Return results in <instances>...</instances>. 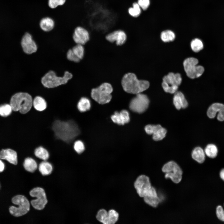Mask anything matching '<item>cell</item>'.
<instances>
[{"label": "cell", "instance_id": "cell-30", "mask_svg": "<svg viewBox=\"0 0 224 224\" xmlns=\"http://www.w3.org/2000/svg\"><path fill=\"white\" fill-rule=\"evenodd\" d=\"M132 7H129L128 12L130 16L133 17H137L139 16L141 12V7L137 2L132 4Z\"/></svg>", "mask_w": 224, "mask_h": 224}, {"label": "cell", "instance_id": "cell-7", "mask_svg": "<svg viewBox=\"0 0 224 224\" xmlns=\"http://www.w3.org/2000/svg\"><path fill=\"white\" fill-rule=\"evenodd\" d=\"M12 203L17 205V207L11 206L9 209L10 213L13 216L18 217L26 214L30 209V203L28 199L22 195H17L13 197Z\"/></svg>", "mask_w": 224, "mask_h": 224}, {"label": "cell", "instance_id": "cell-41", "mask_svg": "<svg viewBox=\"0 0 224 224\" xmlns=\"http://www.w3.org/2000/svg\"><path fill=\"white\" fill-rule=\"evenodd\" d=\"M4 167L5 165L4 163L0 160V172L3 171Z\"/></svg>", "mask_w": 224, "mask_h": 224}, {"label": "cell", "instance_id": "cell-31", "mask_svg": "<svg viewBox=\"0 0 224 224\" xmlns=\"http://www.w3.org/2000/svg\"><path fill=\"white\" fill-rule=\"evenodd\" d=\"M217 149L215 145L213 144L208 145L205 149V152L208 157L214 158L217 155Z\"/></svg>", "mask_w": 224, "mask_h": 224}, {"label": "cell", "instance_id": "cell-33", "mask_svg": "<svg viewBox=\"0 0 224 224\" xmlns=\"http://www.w3.org/2000/svg\"><path fill=\"white\" fill-rule=\"evenodd\" d=\"M75 55L80 60L82 59L85 54V49L83 45L77 44L72 49Z\"/></svg>", "mask_w": 224, "mask_h": 224}, {"label": "cell", "instance_id": "cell-13", "mask_svg": "<svg viewBox=\"0 0 224 224\" xmlns=\"http://www.w3.org/2000/svg\"><path fill=\"white\" fill-rule=\"evenodd\" d=\"M119 216V213L114 210L107 212L102 209L98 211L96 217L98 221L104 224H114L117 221Z\"/></svg>", "mask_w": 224, "mask_h": 224}, {"label": "cell", "instance_id": "cell-38", "mask_svg": "<svg viewBox=\"0 0 224 224\" xmlns=\"http://www.w3.org/2000/svg\"><path fill=\"white\" fill-rule=\"evenodd\" d=\"M67 57L69 60L76 63L79 62L81 60L75 55L71 49L68 50L67 52Z\"/></svg>", "mask_w": 224, "mask_h": 224}, {"label": "cell", "instance_id": "cell-42", "mask_svg": "<svg viewBox=\"0 0 224 224\" xmlns=\"http://www.w3.org/2000/svg\"><path fill=\"white\" fill-rule=\"evenodd\" d=\"M220 175L221 178L224 181V169H222L220 171Z\"/></svg>", "mask_w": 224, "mask_h": 224}, {"label": "cell", "instance_id": "cell-34", "mask_svg": "<svg viewBox=\"0 0 224 224\" xmlns=\"http://www.w3.org/2000/svg\"><path fill=\"white\" fill-rule=\"evenodd\" d=\"M191 47L195 52H198L203 48V44L202 41L198 38L193 40L191 42Z\"/></svg>", "mask_w": 224, "mask_h": 224}, {"label": "cell", "instance_id": "cell-37", "mask_svg": "<svg viewBox=\"0 0 224 224\" xmlns=\"http://www.w3.org/2000/svg\"><path fill=\"white\" fill-rule=\"evenodd\" d=\"M66 1V0H49L48 4L50 8L54 9L59 6L63 5Z\"/></svg>", "mask_w": 224, "mask_h": 224}, {"label": "cell", "instance_id": "cell-28", "mask_svg": "<svg viewBox=\"0 0 224 224\" xmlns=\"http://www.w3.org/2000/svg\"><path fill=\"white\" fill-rule=\"evenodd\" d=\"M25 169L30 172H34L37 168V164L35 161L31 157L26 158L23 163Z\"/></svg>", "mask_w": 224, "mask_h": 224}, {"label": "cell", "instance_id": "cell-39", "mask_svg": "<svg viewBox=\"0 0 224 224\" xmlns=\"http://www.w3.org/2000/svg\"><path fill=\"white\" fill-rule=\"evenodd\" d=\"M216 215L220 220L224 222V210L222 206H218L217 207Z\"/></svg>", "mask_w": 224, "mask_h": 224}, {"label": "cell", "instance_id": "cell-26", "mask_svg": "<svg viewBox=\"0 0 224 224\" xmlns=\"http://www.w3.org/2000/svg\"><path fill=\"white\" fill-rule=\"evenodd\" d=\"M91 107L90 100L87 98L85 97L81 98L77 104V108L81 112H85L89 110Z\"/></svg>", "mask_w": 224, "mask_h": 224}, {"label": "cell", "instance_id": "cell-18", "mask_svg": "<svg viewBox=\"0 0 224 224\" xmlns=\"http://www.w3.org/2000/svg\"><path fill=\"white\" fill-rule=\"evenodd\" d=\"M218 112L217 119L219 121L224 120V105L220 103H214L208 108L207 114L211 119L214 118L217 113Z\"/></svg>", "mask_w": 224, "mask_h": 224}, {"label": "cell", "instance_id": "cell-32", "mask_svg": "<svg viewBox=\"0 0 224 224\" xmlns=\"http://www.w3.org/2000/svg\"><path fill=\"white\" fill-rule=\"evenodd\" d=\"M161 40L164 42H167L174 40L175 38L174 33L170 30H166L162 31L161 35Z\"/></svg>", "mask_w": 224, "mask_h": 224}, {"label": "cell", "instance_id": "cell-15", "mask_svg": "<svg viewBox=\"0 0 224 224\" xmlns=\"http://www.w3.org/2000/svg\"><path fill=\"white\" fill-rule=\"evenodd\" d=\"M145 130L147 134L152 135L153 139L156 141L163 139L167 133L166 130L160 124L147 125L145 127Z\"/></svg>", "mask_w": 224, "mask_h": 224}, {"label": "cell", "instance_id": "cell-36", "mask_svg": "<svg viewBox=\"0 0 224 224\" xmlns=\"http://www.w3.org/2000/svg\"><path fill=\"white\" fill-rule=\"evenodd\" d=\"M73 147L75 151L78 154L82 153L85 150L84 143L80 140H77L74 142Z\"/></svg>", "mask_w": 224, "mask_h": 224}, {"label": "cell", "instance_id": "cell-40", "mask_svg": "<svg viewBox=\"0 0 224 224\" xmlns=\"http://www.w3.org/2000/svg\"><path fill=\"white\" fill-rule=\"evenodd\" d=\"M138 3L143 10H146L150 4V0H138Z\"/></svg>", "mask_w": 224, "mask_h": 224}, {"label": "cell", "instance_id": "cell-9", "mask_svg": "<svg viewBox=\"0 0 224 224\" xmlns=\"http://www.w3.org/2000/svg\"><path fill=\"white\" fill-rule=\"evenodd\" d=\"M198 60L194 58H189L185 59L183 62L184 70L189 77L194 79L200 77L204 71L203 67L197 65Z\"/></svg>", "mask_w": 224, "mask_h": 224}, {"label": "cell", "instance_id": "cell-16", "mask_svg": "<svg viewBox=\"0 0 224 224\" xmlns=\"http://www.w3.org/2000/svg\"><path fill=\"white\" fill-rule=\"evenodd\" d=\"M72 38L77 44L84 45L90 40V33L84 28L80 26H77L74 30Z\"/></svg>", "mask_w": 224, "mask_h": 224}, {"label": "cell", "instance_id": "cell-27", "mask_svg": "<svg viewBox=\"0 0 224 224\" xmlns=\"http://www.w3.org/2000/svg\"><path fill=\"white\" fill-rule=\"evenodd\" d=\"M34 154L36 157L44 161H46L49 157L48 150L42 146L36 148L34 150Z\"/></svg>", "mask_w": 224, "mask_h": 224}, {"label": "cell", "instance_id": "cell-4", "mask_svg": "<svg viewBox=\"0 0 224 224\" xmlns=\"http://www.w3.org/2000/svg\"><path fill=\"white\" fill-rule=\"evenodd\" d=\"M113 91V87L110 83L104 82L91 89V96L99 104H106L111 101Z\"/></svg>", "mask_w": 224, "mask_h": 224}, {"label": "cell", "instance_id": "cell-3", "mask_svg": "<svg viewBox=\"0 0 224 224\" xmlns=\"http://www.w3.org/2000/svg\"><path fill=\"white\" fill-rule=\"evenodd\" d=\"M33 99L31 96L26 92H18L13 95L10 102L12 110L19 111L25 114L29 112L33 107Z\"/></svg>", "mask_w": 224, "mask_h": 224}, {"label": "cell", "instance_id": "cell-2", "mask_svg": "<svg viewBox=\"0 0 224 224\" xmlns=\"http://www.w3.org/2000/svg\"><path fill=\"white\" fill-rule=\"evenodd\" d=\"M121 84L126 92L135 95L146 90L150 85L148 81L139 80L136 75L132 72L125 74L122 78Z\"/></svg>", "mask_w": 224, "mask_h": 224}, {"label": "cell", "instance_id": "cell-14", "mask_svg": "<svg viewBox=\"0 0 224 224\" xmlns=\"http://www.w3.org/2000/svg\"><path fill=\"white\" fill-rule=\"evenodd\" d=\"M105 38L111 43H115L117 46H121L126 42L127 36L124 30L118 29L110 32L105 36Z\"/></svg>", "mask_w": 224, "mask_h": 224}, {"label": "cell", "instance_id": "cell-25", "mask_svg": "<svg viewBox=\"0 0 224 224\" xmlns=\"http://www.w3.org/2000/svg\"><path fill=\"white\" fill-rule=\"evenodd\" d=\"M40 26L41 29L43 31L48 32L51 30L54 26V20L49 17L42 18L40 20Z\"/></svg>", "mask_w": 224, "mask_h": 224}, {"label": "cell", "instance_id": "cell-5", "mask_svg": "<svg viewBox=\"0 0 224 224\" xmlns=\"http://www.w3.org/2000/svg\"><path fill=\"white\" fill-rule=\"evenodd\" d=\"M72 77V74L67 71L65 72L63 77H60L57 76L54 72L51 70L42 77L41 82L46 87L53 88L66 84Z\"/></svg>", "mask_w": 224, "mask_h": 224}, {"label": "cell", "instance_id": "cell-29", "mask_svg": "<svg viewBox=\"0 0 224 224\" xmlns=\"http://www.w3.org/2000/svg\"><path fill=\"white\" fill-rule=\"evenodd\" d=\"M39 170L42 175H47L51 173L53 167L51 164L49 162L44 161L40 164Z\"/></svg>", "mask_w": 224, "mask_h": 224}, {"label": "cell", "instance_id": "cell-12", "mask_svg": "<svg viewBox=\"0 0 224 224\" xmlns=\"http://www.w3.org/2000/svg\"><path fill=\"white\" fill-rule=\"evenodd\" d=\"M134 186L138 195L142 198L147 194L152 186L149 177L144 174L137 177Z\"/></svg>", "mask_w": 224, "mask_h": 224}, {"label": "cell", "instance_id": "cell-22", "mask_svg": "<svg viewBox=\"0 0 224 224\" xmlns=\"http://www.w3.org/2000/svg\"><path fill=\"white\" fill-rule=\"evenodd\" d=\"M173 102L176 109L178 110L181 108H185L188 105V102L184 94L180 91H176L173 97Z\"/></svg>", "mask_w": 224, "mask_h": 224}, {"label": "cell", "instance_id": "cell-24", "mask_svg": "<svg viewBox=\"0 0 224 224\" xmlns=\"http://www.w3.org/2000/svg\"><path fill=\"white\" fill-rule=\"evenodd\" d=\"M192 159L198 163H203L205 160V154L203 150L200 147L195 148L191 153Z\"/></svg>", "mask_w": 224, "mask_h": 224}, {"label": "cell", "instance_id": "cell-20", "mask_svg": "<svg viewBox=\"0 0 224 224\" xmlns=\"http://www.w3.org/2000/svg\"><path fill=\"white\" fill-rule=\"evenodd\" d=\"M111 118L114 123L119 125H123L128 123L130 121L129 113L127 110H124L119 112H115Z\"/></svg>", "mask_w": 224, "mask_h": 224}, {"label": "cell", "instance_id": "cell-8", "mask_svg": "<svg viewBox=\"0 0 224 224\" xmlns=\"http://www.w3.org/2000/svg\"><path fill=\"white\" fill-rule=\"evenodd\" d=\"M181 82L180 74L170 72L163 77L162 86L165 92L173 94L177 91Z\"/></svg>", "mask_w": 224, "mask_h": 224}, {"label": "cell", "instance_id": "cell-19", "mask_svg": "<svg viewBox=\"0 0 224 224\" xmlns=\"http://www.w3.org/2000/svg\"><path fill=\"white\" fill-rule=\"evenodd\" d=\"M144 202L149 206L154 208H156L160 202L156 189L152 186L147 194L143 198Z\"/></svg>", "mask_w": 224, "mask_h": 224}, {"label": "cell", "instance_id": "cell-11", "mask_svg": "<svg viewBox=\"0 0 224 224\" xmlns=\"http://www.w3.org/2000/svg\"><path fill=\"white\" fill-rule=\"evenodd\" d=\"M30 194L36 199L31 201V204L35 209L41 210L43 209L48 203V200L44 190L41 187H37L32 189Z\"/></svg>", "mask_w": 224, "mask_h": 224}, {"label": "cell", "instance_id": "cell-35", "mask_svg": "<svg viewBox=\"0 0 224 224\" xmlns=\"http://www.w3.org/2000/svg\"><path fill=\"white\" fill-rule=\"evenodd\" d=\"M12 109L10 105L5 104L0 106V115L6 117L11 114Z\"/></svg>", "mask_w": 224, "mask_h": 224}, {"label": "cell", "instance_id": "cell-23", "mask_svg": "<svg viewBox=\"0 0 224 224\" xmlns=\"http://www.w3.org/2000/svg\"><path fill=\"white\" fill-rule=\"evenodd\" d=\"M33 106L36 110L42 111L46 109L47 106V102L43 97L37 96L33 99Z\"/></svg>", "mask_w": 224, "mask_h": 224}, {"label": "cell", "instance_id": "cell-1", "mask_svg": "<svg viewBox=\"0 0 224 224\" xmlns=\"http://www.w3.org/2000/svg\"><path fill=\"white\" fill-rule=\"evenodd\" d=\"M51 128L56 139L70 144H73L81 133L78 124L73 119H55L52 124Z\"/></svg>", "mask_w": 224, "mask_h": 224}, {"label": "cell", "instance_id": "cell-10", "mask_svg": "<svg viewBox=\"0 0 224 224\" xmlns=\"http://www.w3.org/2000/svg\"><path fill=\"white\" fill-rule=\"evenodd\" d=\"M149 100L147 96L141 93L136 94L131 100L129 108L132 111L138 113L144 112L148 108Z\"/></svg>", "mask_w": 224, "mask_h": 224}, {"label": "cell", "instance_id": "cell-21", "mask_svg": "<svg viewBox=\"0 0 224 224\" xmlns=\"http://www.w3.org/2000/svg\"><path fill=\"white\" fill-rule=\"evenodd\" d=\"M17 156L16 151L10 149H3L0 152V158L6 160L10 163L16 165Z\"/></svg>", "mask_w": 224, "mask_h": 224}, {"label": "cell", "instance_id": "cell-17", "mask_svg": "<svg viewBox=\"0 0 224 224\" xmlns=\"http://www.w3.org/2000/svg\"><path fill=\"white\" fill-rule=\"evenodd\" d=\"M21 45L24 52L26 54H30L35 52L37 49V45L33 40L31 35L26 32L22 37Z\"/></svg>", "mask_w": 224, "mask_h": 224}, {"label": "cell", "instance_id": "cell-6", "mask_svg": "<svg viewBox=\"0 0 224 224\" xmlns=\"http://www.w3.org/2000/svg\"><path fill=\"white\" fill-rule=\"evenodd\" d=\"M166 179H170L173 182L178 184L182 180L183 170L179 165L174 161L171 160L165 163L162 167Z\"/></svg>", "mask_w": 224, "mask_h": 224}]
</instances>
